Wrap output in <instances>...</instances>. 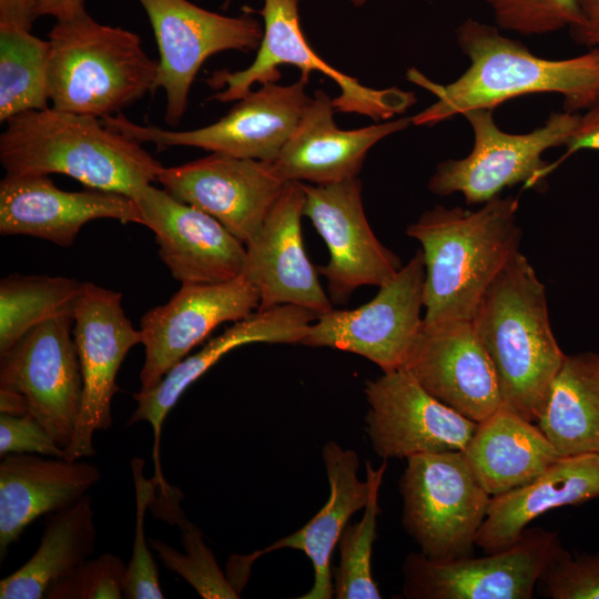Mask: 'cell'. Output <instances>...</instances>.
<instances>
[{"label": "cell", "instance_id": "cell-33", "mask_svg": "<svg viewBox=\"0 0 599 599\" xmlns=\"http://www.w3.org/2000/svg\"><path fill=\"white\" fill-rule=\"evenodd\" d=\"M48 40L31 31L0 29V121L49 108Z\"/></svg>", "mask_w": 599, "mask_h": 599}, {"label": "cell", "instance_id": "cell-18", "mask_svg": "<svg viewBox=\"0 0 599 599\" xmlns=\"http://www.w3.org/2000/svg\"><path fill=\"white\" fill-rule=\"evenodd\" d=\"M158 182L175 199L217 220L244 244L260 231L287 183L271 161L220 153L163 166Z\"/></svg>", "mask_w": 599, "mask_h": 599}, {"label": "cell", "instance_id": "cell-15", "mask_svg": "<svg viewBox=\"0 0 599 599\" xmlns=\"http://www.w3.org/2000/svg\"><path fill=\"white\" fill-rule=\"evenodd\" d=\"M303 216L324 240L329 261L317 266L327 281L331 301L344 304L362 286H382L403 266L400 258L373 232L363 205L358 177L316 185L301 182Z\"/></svg>", "mask_w": 599, "mask_h": 599}, {"label": "cell", "instance_id": "cell-24", "mask_svg": "<svg viewBox=\"0 0 599 599\" xmlns=\"http://www.w3.org/2000/svg\"><path fill=\"white\" fill-rule=\"evenodd\" d=\"M335 111L333 99L323 90H316L273 161L285 182L326 185L358 177L368 151L412 124V118H398L342 130L335 123Z\"/></svg>", "mask_w": 599, "mask_h": 599}, {"label": "cell", "instance_id": "cell-28", "mask_svg": "<svg viewBox=\"0 0 599 599\" xmlns=\"http://www.w3.org/2000/svg\"><path fill=\"white\" fill-rule=\"evenodd\" d=\"M461 453L491 497L530 483L561 457L536 423L504 404L478 423Z\"/></svg>", "mask_w": 599, "mask_h": 599}, {"label": "cell", "instance_id": "cell-11", "mask_svg": "<svg viewBox=\"0 0 599 599\" xmlns=\"http://www.w3.org/2000/svg\"><path fill=\"white\" fill-rule=\"evenodd\" d=\"M73 341L82 375V400L65 459L95 454L93 435L112 426V399L120 390L116 374L129 351L141 344L122 307V294L83 282L73 308Z\"/></svg>", "mask_w": 599, "mask_h": 599}, {"label": "cell", "instance_id": "cell-27", "mask_svg": "<svg viewBox=\"0 0 599 599\" xmlns=\"http://www.w3.org/2000/svg\"><path fill=\"white\" fill-rule=\"evenodd\" d=\"M322 457L329 486V496L323 508L302 528L278 539L257 558L282 548L303 551L314 570L312 588L300 599H331L334 597L331 558L349 518L364 509L370 495L372 483L358 478L359 459L355 450L343 448L332 440L323 446Z\"/></svg>", "mask_w": 599, "mask_h": 599}, {"label": "cell", "instance_id": "cell-9", "mask_svg": "<svg viewBox=\"0 0 599 599\" xmlns=\"http://www.w3.org/2000/svg\"><path fill=\"white\" fill-rule=\"evenodd\" d=\"M308 83L270 82L237 100L216 122L191 130H167L141 125L122 113L105 116L110 129L140 143L158 148L191 146L211 153L273 162L294 132L311 97Z\"/></svg>", "mask_w": 599, "mask_h": 599}, {"label": "cell", "instance_id": "cell-44", "mask_svg": "<svg viewBox=\"0 0 599 599\" xmlns=\"http://www.w3.org/2000/svg\"><path fill=\"white\" fill-rule=\"evenodd\" d=\"M0 412L14 416L29 414L26 397L19 393L0 389Z\"/></svg>", "mask_w": 599, "mask_h": 599}, {"label": "cell", "instance_id": "cell-12", "mask_svg": "<svg viewBox=\"0 0 599 599\" xmlns=\"http://www.w3.org/2000/svg\"><path fill=\"white\" fill-rule=\"evenodd\" d=\"M144 9L159 48L155 89L166 95L165 121L176 126L185 113L192 83L211 55L257 50L264 29L248 12L227 17L189 0H138Z\"/></svg>", "mask_w": 599, "mask_h": 599}, {"label": "cell", "instance_id": "cell-20", "mask_svg": "<svg viewBox=\"0 0 599 599\" xmlns=\"http://www.w3.org/2000/svg\"><path fill=\"white\" fill-rule=\"evenodd\" d=\"M134 200L160 258L181 284L221 283L244 273L245 244L217 220L152 184Z\"/></svg>", "mask_w": 599, "mask_h": 599}, {"label": "cell", "instance_id": "cell-6", "mask_svg": "<svg viewBox=\"0 0 599 599\" xmlns=\"http://www.w3.org/2000/svg\"><path fill=\"white\" fill-rule=\"evenodd\" d=\"M399 479L403 526L419 552L436 561L474 556L491 496L461 451L413 455Z\"/></svg>", "mask_w": 599, "mask_h": 599}, {"label": "cell", "instance_id": "cell-23", "mask_svg": "<svg viewBox=\"0 0 599 599\" xmlns=\"http://www.w3.org/2000/svg\"><path fill=\"white\" fill-rule=\"evenodd\" d=\"M317 318L314 312L295 306L281 305L255 311L234 322L222 334L211 338L199 352L186 356L172 367L152 389L133 394L136 407L126 426L148 422L153 429L154 481L158 490L165 491L171 485L161 469L160 441L162 425L185 389L215 365L224 355L252 343L301 344L308 326Z\"/></svg>", "mask_w": 599, "mask_h": 599}, {"label": "cell", "instance_id": "cell-26", "mask_svg": "<svg viewBox=\"0 0 599 599\" xmlns=\"http://www.w3.org/2000/svg\"><path fill=\"white\" fill-rule=\"evenodd\" d=\"M599 497V454L560 457L530 483L491 497L476 546L486 554L512 546L537 517Z\"/></svg>", "mask_w": 599, "mask_h": 599}, {"label": "cell", "instance_id": "cell-43", "mask_svg": "<svg viewBox=\"0 0 599 599\" xmlns=\"http://www.w3.org/2000/svg\"><path fill=\"white\" fill-rule=\"evenodd\" d=\"M83 10L85 0H38L37 17L51 16L55 20H61Z\"/></svg>", "mask_w": 599, "mask_h": 599}, {"label": "cell", "instance_id": "cell-30", "mask_svg": "<svg viewBox=\"0 0 599 599\" xmlns=\"http://www.w3.org/2000/svg\"><path fill=\"white\" fill-rule=\"evenodd\" d=\"M97 529L92 498L47 515L41 542L32 557L0 581L1 599H42L49 587L72 572L94 551Z\"/></svg>", "mask_w": 599, "mask_h": 599}, {"label": "cell", "instance_id": "cell-10", "mask_svg": "<svg viewBox=\"0 0 599 599\" xmlns=\"http://www.w3.org/2000/svg\"><path fill=\"white\" fill-rule=\"evenodd\" d=\"M425 264L420 250L366 304L318 315L301 345L365 357L383 373L404 367L423 325Z\"/></svg>", "mask_w": 599, "mask_h": 599}, {"label": "cell", "instance_id": "cell-37", "mask_svg": "<svg viewBox=\"0 0 599 599\" xmlns=\"http://www.w3.org/2000/svg\"><path fill=\"white\" fill-rule=\"evenodd\" d=\"M126 566L116 555L105 552L87 559L72 572L52 583L47 599H121Z\"/></svg>", "mask_w": 599, "mask_h": 599}, {"label": "cell", "instance_id": "cell-29", "mask_svg": "<svg viewBox=\"0 0 599 599\" xmlns=\"http://www.w3.org/2000/svg\"><path fill=\"white\" fill-rule=\"evenodd\" d=\"M536 424L561 457L599 454V352L566 356Z\"/></svg>", "mask_w": 599, "mask_h": 599}, {"label": "cell", "instance_id": "cell-8", "mask_svg": "<svg viewBox=\"0 0 599 599\" xmlns=\"http://www.w3.org/2000/svg\"><path fill=\"white\" fill-rule=\"evenodd\" d=\"M300 0H262L258 11L264 20V33L254 61L238 71L217 70L206 80L216 92L210 100L237 101L252 91L255 83L276 82L281 64H292L302 70L300 79L308 83L312 71H319L339 88L333 99L335 110L357 113L372 120L387 121L404 113L417 102L412 91L396 87L374 89L358 82L325 62L305 39L298 12Z\"/></svg>", "mask_w": 599, "mask_h": 599}, {"label": "cell", "instance_id": "cell-13", "mask_svg": "<svg viewBox=\"0 0 599 599\" xmlns=\"http://www.w3.org/2000/svg\"><path fill=\"white\" fill-rule=\"evenodd\" d=\"M564 548L557 531L526 528L509 548L436 561L410 552L404 561L403 595L408 599H530L538 580Z\"/></svg>", "mask_w": 599, "mask_h": 599}, {"label": "cell", "instance_id": "cell-45", "mask_svg": "<svg viewBox=\"0 0 599 599\" xmlns=\"http://www.w3.org/2000/svg\"><path fill=\"white\" fill-rule=\"evenodd\" d=\"M355 7H362L367 0H349Z\"/></svg>", "mask_w": 599, "mask_h": 599}, {"label": "cell", "instance_id": "cell-22", "mask_svg": "<svg viewBox=\"0 0 599 599\" xmlns=\"http://www.w3.org/2000/svg\"><path fill=\"white\" fill-rule=\"evenodd\" d=\"M98 219L143 225L136 201L122 193L64 191L43 174L6 173L0 182L1 235H28L69 247L81 227Z\"/></svg>", "mask_w": 599, "mask_h": 599}, {"label": "cell", "instance_id": "cell-14", "mask_svg": "<svg viewBox=\"0 0 599 599\" xmlns=\"http://www.w3.org/2000/svg\"><path fill=\"white\" fill-rule=\"evenodd\" d=\"M73 314L41 322L0 355V389L23 395L29 414L65 448L82 400V375L71 336Z\"/></svg>", "mask_w": 599, "mask_h": 599}, {"label": "cell", "instance_id": "cell-42", "mask_svg": "<svg viewBox=\"0 0 599 599\" xmlns=\"http://www.w3.org/2000/svg\"><path fill=\"white\" fill-rule=\"evenodd\" d=\"M582 22L570 30L572 40L589 49L599 48V0H577Z\"/></svg>", "mask_w": 599, "mask_h": 599}, {"label": "cell", "instance_id": "cell-21", "mask_svg": "<svg viewBox=\"0 0 599 599\" xmlns=\"http://www.w3.org/2000/svg\"><path fill=\"white\" fill-rule=\"evenodd\" d=\"M301 182H287L260 231L248 242L244 275L260 294V311L295 305L322 315L334 308L304 248Z\"/></svg>", "mask_w": 599, "mask_h": 599}, {"label": "cell", "instance_id": "cell-16", "mask_svg": "<svg viewBox=\"0 0 599 599\" xmlns=\"http://www.w3.org/2000/svg\"><path fill=\"white\" fill-rule=\"evenodd\" d=\"M365 430L377 456L463 451L478 423L430 395L406 369L367 379Z\"/></svg>", "mask_w": 599, "mask_h": 599}, {"label": "cell", "instance_id": "cell-17", "mask_svg": "<svg viewBox=\"0 0 599 599\" xmlns=\"http://www.w3.org/2000/svg\"><path fill=\"white\" fill-rule=\"evenodd\" d=\"M258 305V291L244 274L221 283L182 284L165 304L151 308L141 318L145 357L139 375L140 390L156 386L219 325L241 321Z\"/></svg>", "mask_w": 599, "mask_h": 599}, {"label": "cell", "instance_id": "cell-34", "mask_svg": "<svg viewBox=\"0 0 599 599\" xmlns=\"http://www.w3.org/2000/svg\"><path fill=\"white\" fill-rule=\"evenodd\" d=\"M387 460L375 469L367 460L366 476L370 479L369 499L359 521L347 525L338 539L339 564L334 572L336 599H380L382 595L372 573V551L376 539L378 502Z\"/></svg>", "mask_w": 599, "mask_h": 599}, {"label": "cell", "instance_id": "cell-31", "mask_svg": "<svg viewBox=\"0 0 599 599\" xmlns=\"http://www.w3.org/2000/svg\"><path fill=\"white\" fill-rule=\"evenodd\" d=\"M83 282L63 276L12 274L0 282V355L41 322L73 314Z\"/></svg>", "mask_w": 599, "mask_h": 599}, {"label": "cell", "instance_id": "cell-4", "mask_svg": "<svg viewBox=\"0 0 599 599\" xmlns=\"http://www.w3.org/2000/svg\"><path fill=\"white\" fill-rule=\"evenodd\" d=\"M471 321L495 368L501 404L537 423L567 355L551 328L545 285L522 253L498 273Z\"/></svg>", "mask_w": 599, "mask_h": 599}, {"label": "cell", "instance_id": "cell-5", "mask_svg": "<svg viewBox=\"0 0 599 599\" xmlns=\"http://www.w3.org/2000/svg\"><path fill=\"white\" fill-rule=\"evenodd\" d=\"M52 108L103 119L155 90L159 61L141 38L99 23L85 10L57 20L48 33Z\"/></svg>", "mask_w": 599, "mask_h": 599}, {"label": "cell", "instance_id": "cell-3", "mask_svg": "<svg viewBox=\"0 0 599 599\" xmlns=\"http://www.w3.org/2000/svg\"><path fill=\"white\" fill-rule=\"evenodd\" d=\"M141 144L99 118L49 106L6 122L0 161L6 173H58L135 199L163 167Z\"/></svg>", "mask_w": 599, "mask_h": 599}, {"label": "cell", "instance_id": "cell-7", "mask_svg": "<svg viewBox=\"0 0 599 599\" xmlns=\"http://www.w3.org/2000/svg\"><path fill=\"white\" fill-rule=\"evenodd\" d=\"M463 116L473 129V149L465 158L437 164L428 190L439 196L461 193L467 204H484L518 183L525 189L541 183L549 164L544 153L566 145L581 115L551 112L544 125L527 133L502 131L493 109L469 110Z\"/></svg>", "mask_w": 599, "mask_h": 599}, {"label": "cell", "instance_id": "cell-35", "mask_svg": "<svg viewBox=\"0 0 599 599\" xmlns=\"http://www.w3.org/2000/svg\"><path fill=\"white\" fill-rule=\"evenodd\" d=\"M500 30L522 35H544L579 27L577 0H483Z\"/></svg>", "mask_w": 599, "mask_h": 599}, {"label": "cell", "instance_id": "cell-36", "mask_svg": "<svg viewBox=\"0 0 599 599\" xmlns=\"http://www.w3.org/2000/svg\"><path fill=\"white\" fill-rule=\"evenodd\" d=\"M131 469L135 486V534L132 557L126 566L123 598L162 599L164 595L160 587L159 569L146 546L144 532L146 509L150 508L158 486L153 478H145L142 458H132Z\"/></svg>", "mask_w": 599, "mask_h": 599}, {"label": "cell", "instance_id": "cell-19", "mask_svg": "<svg viewBox=\"0 0 599 599\" xmlns=\"http://www.w3.org/2000/svg\"><path fill=\"white\" fill-rule=\"evenodd\" d=\"M403 368L430 395L474 422H483L501 405L495 368L471 319H423Z\"/></svg>", "mask_w": 599, "mask_h": 599}, {"label": "cell", "instance_id": "cell-39", "mask_svg": "<svg viewBox=\"0 0 599 599\" xmlns=\"http://www.w3.org/2000/svg\"><path fill=\"white\" fill-rule=\"evenodd\" d=\"M40 454L65 458L62 448L32 415L0 414V456Z\"/></svg>", "mask_w": 599, "mask_h": 599}, {"label": "cell", "instance_id": "cell-40", "mask_svg": "<svg viewBox=\"0 0 599 599\" xmlns=\"http://www.w3.org/2000/svg\"><path fill=\"white\" fill-rule=\"evenodd\" d=\"M565 146L567 150L564 155L555 163L548 164L544 171V177L549 175L567 158L580 150L599 151V102L580 116L576 131Z\"/></svg>", "mask_w": 599, "mask_h": 599}, {"label": "cell", "instance_id": "cell-38", "mask_svg": "<svg viewBox=\"0 0 599 599\" xmlns=\"http://www.w3.org/2000/svg\"><path fill=\"white\" fill-rule=\"evenodd\" d=\"M538 586L551 599H599V551L572 556L561 548L542 571Z\"/></svg>", "mask_w": 599, "mask_h": 599}, {"label": "cell", "instance_id": "cell-32", "mask_svg": "<svg viewBox=\"0 0 599 599\" xmlns=\"http://www.w3.org/2000/svg\"><path fill=\"white\" fill-rule=\"evenodd\" d=\"M182 499V493L175 487L169 495L154 496L150 508L155 517L179 527L185 554L159 539H151L150 546L163 565L187 581L202 598H240V592L220 569L212 550L204 542L201 530L185 517L180 507Z\"/></svg>", "mask_w": 599, "mask_h": 599}, {"label": "cell", "instance_id": "cell-2", "mask_svg": "<svg viewBox=\"0 0 599 599\" xmlns=\"http://www.w3.org/2000/svg\"><path fill=\"white\" fill-rule=\"evenodd\" d=\"M518 206L512 195L476 211L435 205L407 226L425 264V323L473 319L488 286L519 252Z\"/></svg>", "mask_w": 599, "mask_h": 599}, {"label": "cell", "instance_id": "cell-1", "mask_svg": "<svg viewBox=\"0 0 599 599\" xmlns=\"http://www.w3.org/2000/svg\"><path fill=\"white\" fill-rule=\"evenodd\" d=\"M455 33L459 50L469 60L455 81L437 83L416 68L406 72L409 82L436 97L412 116L417 126H433L474 109L495 110L529 94H561L567 112L588 110L599 102V48L572 58L547 59L502 35L496 26L473 18L464 20Z\"/></svg>", "mask_w": 599, "mask_h": 599}, {"label": "cell", "instance_id": "cell-41", "mask_svg": "<svg viewBox=\"0 0 599 599\" xmlns=\"http://www.w3.org/2000/svg\"><path fill=\"white\" fill-rule=\"evenodd\" d=\"M38 0H0V29L31 31Z\"/></svg>", "mask_w": 599, "mask_h": 599}, {"label": "cell", "instance_id": "cell-25", "mask_svg": "<svg viewBox=\"0 0 599 599\" xmlns=\"http://www.w3.org/2000/svg\"><path fill=\"white\" fill-rule=\"evenodd\" d=\"M101 479L90 463L9 454L0 463V560L11 544L42 515L67 508Z\"/></svg>", "mask_w": 599, "mask_h": 599}]
</instances>
